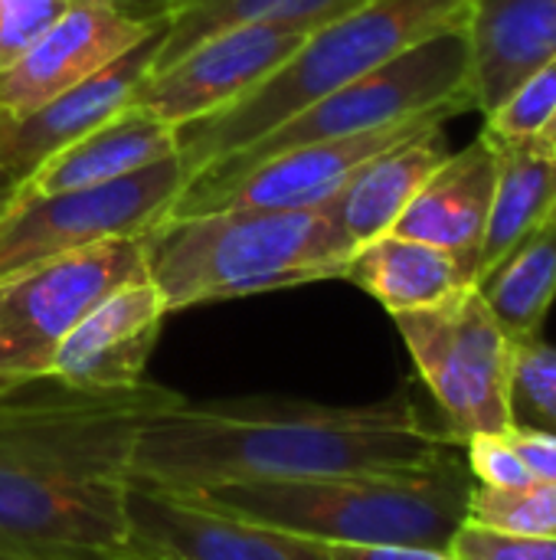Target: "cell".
Masks as SVG:
<instances>
[{"label":"cell","mask_w":556,"mask_h":560,"mask_svg":"<svg viewBox=\"0 0 556 560\" xmlns=\"http://www.w3.org/2000/svg\"><path fill=\"white\" fill-rule=\"evenodd\" d=\"M177 390H85L59 377L0 384V551L16 560H125L131 463Z\"/></svg>","instance_id":"6da1fadb"},{"label":"cell","mask_w":556,"mask_h":560,"mask_svg":"<svg viewBox=\"0 0 556 560\" xmlns=\"http://www.w3.org/2000/svg\"><path fill=\"white\" fill-rule=\"evenodd\" d=\"M452 456L462 443L429 423L406 387L364 407L177 397L141 430L131 482L187 495L229 482L416 472Z\"/></svg>","instance_id":"7a4b0ae2"},{"label":"cell","mask_w":556,"mask_h":560,"mask_svg":"<svg viewBox=\"0 0 556 560\" xmlns=\"http://www.w3.org/2000/svg\"><path fill=\"white\" fill-rule=\"evenodd\" d=\"M141 243L147 279L170 312L341 279L357 249L331 200L308 210L177 213Z\"/></svg>","instance_id":"3957f363"},{"label":"cell","mask_w":556,"mask_h":560,"mask_svg":"<svg viewBox=\"0 0 556 560\" xmlns=\"http://www.w3.org/2000/svg\"><path fill=\"white\" fill-rule=\"evenodd\" d=\"M475 479L465 453L439 466L387 476L229 482L190 499L321 545H387L446 551L469 518Z\"/></svg>","instance_id":"277c9868"},{"label":"cell","mask_w":556,"mask_h":560,"mask_svg":"<svg viewBox=\"0 0 556 560\" xmlns=\"http://www.w3.org/2000/svg\"><path fill=\"white\" fill-rule=\"evenodd\" d=\"M472 0H367L315 30L262 85L229 108L177 128V154L193 177L206 164L246 151L282 121L334 89L374 72L439 30L465 23Z\"/></svg>","instance_id":"5b68a950"},{"label":"cell","mask_w":556,"mask_h":560,"mask_svg":"<svg viewBox=\"0 0 556 560\" xmlns=\"http://www.w3.org/2000/svg\"><path fill=\"white\" fill-rule=\"evenodd\" d=\"M436 108H475L465 23L439 30L436 36L410 46L406 52L377 66L374 72L334 89L331 95L318 98L295 118L272 128L246 151L206 164L187 184H216L279 151L403 125Z\"/></svg>","instance_id":"8992f818"},{"label":"cell","mask_w":556,"mask_h":560,"mask_svg":"<svg viewBox=\"0 0 556 560\" xmlns=\"http://www.w3.org/2000/svg\"><path fill=\"white\" fill-rule=\"evenodd\" d=\"M397 331L442 410L446 430L465 443L511 433V338L475 285L439 305L393 315Z\"/></svg>","instance_id":"52a82bcc"},{"label":"cell","mask_w":556,"mask_h":560,"mask_svg":"<svg viewBox=\"0 0 556 560\" xmlns=\"http://www.w3.org/2000/svg\"><path fill=\"white\" fill-rule=\"evenodd\" d=\"M138 279H147L141 236L72 249L0 279V384L46 377L66 335Z\"/></svg>","instance_id":"ba28073f"},{"label":"cell","mask_w":556,"mask_h":560,"mask_svg":"<svg viewBox=\"0 0 556 560\" xmlns=\"http://www.w3.org/2000/svg\"><path fill=\"white\" fill-rule=\"evenodd\" d=\"M187 180L190 174L184 158L170 154L144 171L98 187L26 200L13 197L0 217V279L105 240L144 236L170 213Z\"/></svg>","instance_id":"9c48e42d"},{"label":"cell","mask_w":556,"mask_h":560,"mask_svg":"<svg viewBox=\"0 0 556 560\" xmlns=\"http://www.w3.org/2000/svg\"><path fill=\"white\" fill-rule=\"evenodd\" d=\"M456 115L462 112L436 108L403 125L279 151L216 184H187L167 217L203 210H308L328 203L367 161H374L377 154L400 141H410L429 128L446 125Z\"/></svg>","instance_id":"30bf717a"},{"label":"cell","mask_w":556,"mask_h":560,"mask_svg":"<svg viewBox=\"0 0 556 560\" xmlns=\"http://www.w3.org/2000/svg\"><path fill=\"white\" fill-rule=\"evenodd\" d=\"M305 36L308 33L288 26L223 30L187 49L170 66L151 72L134 92V105L174 128L216 115L246 98L285 59H292Z\"/></svg>","instance_id":"8fae6325"},{"label":"cell","mask_w":556,"mask_h":560,"mask_svg":"<svg viewBox=\"0 0 556 560\" xmlns=\"http://www.w3.org/2000/svg\"><path fill=\"white\" fill-rule=\"evenodd\" d=\"M125 560H328V555L321 541L131 482Z\"/></svg>","instance_id":"7c38bea8"},{"label":"cell","mask_w":556,"mask_h":560,"mask_svg":"<svg viewBox=\"0 0 556 560\" xmlns=\"http://www.w3.org/2000/svg\"><path fill=\"white\" fill-rule=\"evenodd\" d=\"M161 23L121 10L115 0H72L66 13L0 72V112L23 115L95 75Z\"/></svg>","instance_id":"4fadbf2b"},{"label":"cell","mask_w":556,"mask_h":560,"mask_svg":"<svg viewBox=\"0 0 556 560\" xmlns=\"http://www.w3.org/2000/svg\"><path fill=\"white\" fill-rule=\"evenodd\" d=\"M161 39L164 26H157L151 36H144L138 46H131L95 75L52 95L49 102L23 115L0 112V167L16 180V187L56 151L69 148L134 102V92L151 75Z\"/></svg>","instance_id":"5bb4252c"},{"label":"cell","mask_w":556,"mask_h":560,"mask_svg":"<svg viewBox=\"0 0 556 560\" xmlns=\"http://www.w3.org/2000/svg\"><path fill=\"white\" fill-rule=\"evenodd\" d=\"M170 315L161 289L138 279L102 299L59 345L49 374L69 387L128 390L144 384L147 361Z\"/></svg>","instance_id":"9a60e30c"},{"label":"cell","mask_w":556,"mask_h":560,"mask_svg":"<svg viewBox=\"0 0 556 560\" xmlns=\"http://www.w3.org/2000/svg\"><path fill=\"white\" fill-rule=\"evenodd\" d=\"M495 180L498 151L485 135H478L469 148L449 154L429 174L390 233L452 253L475 282L495 200Z\"/></svg>","instance_id":"2e32d148"},{"label":"cell","mask_w":556,"mask_h":560,"mask_svg":"<svg viewBox=\"0 0 556 560\" xmlns=\"http://www.w3.org/2000/svg\"><path fill=\"white\" fill-rule=\"evenodd\" d=\"M465 36L475 108L488 115L556 56V0H472Z\"/></svg>","instance_id":"e0dca14e"},{"label":"cell","mask_w":556,"mask_h":560,"mask_svg":"<svg viewBox=\"0 0 556 560\" xmlns=\"http://www.w3.org/2000/svg\"><path fill=\"white\" fill-rule=\"evenodd\" d=\"M170 154H177V128L131 102L105 125L92 128L69 148L56 151L16 187L13 197L26 200L59 190L98 187L134 171H144Z\"/></svg>","instance_id":"ac0fdd59"},{"label":"cell","mask_w":556,"mask_h":560,"mask_svg":"<svg viewBox=\"0 0 556 560\" xmlns=\"http://www.w3.org/2000/svg\"><path fill=\"white\" fill-rule=\"evenodd\" d=\"M367 0H147L141 20L161 23L164 39L157 46L151 72L170 66L197 43L236 30V26H288L315 33Z\"/></svg>","instance_id":"d6986e66"},{"label":"cell","mask_w":556,"mask_h":560,"mask_svg":"<svg viewBox=\"0 0 556 560\" xmlns=\"http://www.w3.org/2000/svg\"><path fill=\"white\" fill-rule=\"evenodd\" d=\"M449 141L439 128H429L410 141H400L367 161L334 197V210L354 246H364L393 230L410 200L429 180V174L449 158Z\"/></svg>","instance_id":"ffe728a7"},{"label":"cell","mask_w":556,"mask_h":560,"mask_svg":"<svg viewBox=\"0 0 556 560\" xmlns=\"http://www.w3.org/2000/svg\"><path fill=\"white\" fill-rule=\"evenodd\" d=\"M341 279L374 295L390 315L439 305L475 285L452 253L397 233H383L357 246Z\"/></svg>","instance_id":"44dd1931"},{"label":"cell","mask_w":556,"mask_h":560,"mask_svg":"<svg viewBox=\"0 0 556 560\" xmlns=\"http://www.w3.org/2000/svg\"><path fill=\"white\" fill-rule=\"evenodd\" d=\"M492 144L498 151V180L475 282L492 272L528 233L544 226L556 210V151L547 138L531 135Z\"/></svg>","instance_id":"7402d4cb"},{"label":"cell","mask_w":556,"mask_h":560,"mask_svg":"<svg viewBox=\"0 0 556 560\" xmlns=\"http://www.w3.org/2000/svg\"><path fill=\"white\" fill-rule=\"evenodd\" d=\"M475 289L511 341L541 338L556 299V220L528 233Z\"/></svg>","instance_id":"603a6c76"},{"label":"cell","mask_w":556,"mask_h":560,"mask_svg":"<svg viewBox=\"0 0 556 560\" xmlns=\"http://www.w3.org/2000/svg\"><path fill=\"white\" fill-rule=\"evenodd\" d=\"M511 420L556 436V348L544 338L511 341Z\"/></svg>","instance_id":"cb8c5ba5"},{"label":"cell","mask_w":556,"mask_h":560,"mask_svg":"<svg viewBox=\"0 0 556 560\" xmlns=\"http://www.w3.org/2000/svg\"><path fill=\"white\" fill-rule=\"evenodd\" d=\"M469 522L514 535L556 538V489L544 482H531L524 489L475 486L469 499Z\"/></svg>","instance_id":"d4e9b609"},{"label":"cell","mask_w":556,"mask_h":560,"mask_svg":"<svg viewBox=\"0 0 556 560\" xmlns=\"http://www.w3.org/2000/svg\"><path fill=\"white\" fill-rule=\"evenodd\" d=\"M556 115V56L534 69L495 112L485 115L482 135L488 141H514L541 135Z\"/></svg>","instance_id":"484cf974"},{"label":"cell","mask_w":556,"mask_h":560,"mask_svg":"<svg viewBox=\"0 0 556 560\" xmlns=\"http://www.w3.org/2000/svg\"><path fill=\"white\" fill-rule=\"evenodd\" d=\"M449 555L452 560H556V538L498 532L465 518L449 545Z\"/></svg>","instance_id":"4316f807"},{"label":"cell","mask_w":556,"mask_h":560,"mask_svg":"<svg viewBox=\"0 0 556 560\" xmlns=\"http://www.w3.org/2000/svg\"><path fill=\"white\" fill-rule=\"evenodd\" d=\"M465 466L478 486L488 489H524L534 482L521 453L514 450L508 433H478L462 443Z\"/></svg>","instance_id":"83f0119b"},{"label":"cell","mask_w":556,"mask_h":560,"mask_svg":"<svg viewBox=\"0 0 556 560\" xmlns=\"http://www.w3.org/2000/svg\"><path fill=\"white\" fill-rule=\"evenodd\" d=\"M72 0H0V72L10 69Z\"/></svg>","instance_id":"f1b7e54d"},{"label":"cell","mask_w":556,"mask_h":560,"mask_svg":"<svg viewBox=\"0 0 556 560\" xmlns=\"http://www.w3.org/2000/svg\"><path fill=\"white\" fill-rule=\"evenodd\" d=\"M514 450L521 453L524 466L531 469L534 482L554 486L556 489V436L554 433H541V430H521L514 427L511 433Z\"/></svg>","instance_id":"f546056e"},{"label":"cell","mask_w":556,"mask_h":560,"mask_svg":"<svg viewBox=\"0 0 556 560\" xmlns=\"http://www.w3.org/2000/svg\"><path fill=\"white\" fill-rule=\"evenodd\" d=\"M328 560H452L446 551L387 548V545H324Z\"/></svg>","instance_id":"4dcf8cb0"},{"label":"cell","mask_w":556,"mask_h":560,"mask_svg":"<svg viewBox=\"0 0 556 560\" xmlns=\"http://www.w3.org/2000/svg\"><path fill=\"white\" fill-rule=\"evenodd\" d=\"M13 194H16V180L0 167V217H3V210L10 207V200H13Z\"/></svg>","instance_id":"1f68e13d"},{"label":"cell","mask_w":556,"mask_h":560,"mask_svg":"<svg viewBox=\"0 0 556 560\" xmlns=\"http://www.w3.org/2000/svg\"><path fill=\"white\" fill-rule=\"evenodd\" d=\"M115 3H118L121 10H128L131 16H138V20H141V10H144V3H147V0H115Z\"/></svg>","instance_id":"d6a6232c"},{"label":"cell","mask_w":556,"mask_h":560,"mask_svg":"<svg viewBox=\"0 0 556 560\" xmlns=\"http://www.w3.org/2000/svg\"><path fill=\"white\" fill-rule=\"evenodd\" d=\"M541 135L547 138V144H551V148H554V151H556V115H554V118H551V125H547V128H544Z\"/></svg>","instance_id":"836d02e7"},{"label":"cell","mask_w":556,"mask_h":560,"mask_svg":"<svg viewBox=\"0 0 556 560\" xmlns=\"http://www.w3.org/2000/svg\"><path fill=\"white\" fill-rule=\"evenodd\" d=\"M0 560H16V558H10V555H3V551H0Z\"/></svg>","instance_id":"e575fe53"},{"label":"cell","mask_w":556,"mask_h":560,"mask_svg":"<svg viewBox=\"0 0 556 560\" xmlns=\"http://www.w3.org/2000/svg\"><path fill=\"white\" fill-rule=\"evenodd\" d=\"M551 220H556V210H554V217H551Z\"/></svg>","instance_id":"d590c367"}]
</instances>
